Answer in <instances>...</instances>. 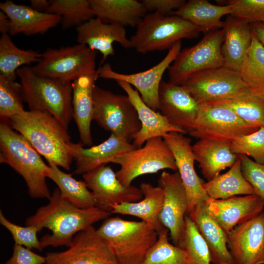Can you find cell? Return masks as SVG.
Returning a JSON list of instances; mask_svg holds the SVG:
<instances>
[{"label": "cell", "instance_id": "6da1fadb", "mask_svg": "<svg viewBox=\"0 0 264 264\" xmlns=\"http://www.w3.org/2000/svg\"><path fill=\"white\" fill-rule=\"evenodd\" d=\"M48 199L47 204L38 208L25 222V225H35L41 231L44 228L51 231V234L40 240L43 249L47 246L68 247L77 233L111 214L96 207L78 208L63 199L58 188Z\"/></svg>", "mask_w": 264, "mask_h": 264}, {"label": "cell", "instance_id": "7a4b0ae2", "mask_svg": "<svg viewBox=\"0 0 264 264\" xmlns=\"http://www.w3.org/2000/svg\"><path fill=\"white\" fill-rule=\"evenodd\" d=\"M8 121L43 156L49 166L69 170L73 159V147L66 129L46 111L23 110Z\"/></svg>", "mask_w": 264, "mask_h": 264}, {"label": "cell", "instance_id": "3957f363", "mask_svg": "<svg viewBox=\"0 0 264 264\" xmlns=\"http://www.w3.org/2000/svg\"><path fill=\"white\" fill-rule=\"evenodd\" d=\"M0 163L7 164L23 177L32 198H50L46 181L49 165L23 136L14 131L7 120H0Z\"/></svg>", "mask_w": 264, "mask_h": 264}, {"label": "cell", "instance_id": "277c9868", "mask_svg": "<svg viewBox=\"0 0 264 264\" xmlns=\"http://www.w3.org/2000/svg\"><path fill=\"white\" fill-rule=\"evenodd\" d=\"M96 230L119 264H140L158 236L150 223L119 217L107 218Z\"/></svg>", "mask_w": 264, "mask_h": 264}, {"label": "cell", "instance_id": "5b68a950", "mask_svg": "<svg viewBox=\"0 0 264 264\" xmlns=\"http://www.w3.org/2000/svg\"><path fill=\"white\" fill-rule=\"evenodd\" d=\"M16 74L29 110L48 112L67 129L73 118L71 84L41 76L26 66L18 69Z\"/></svg>", "mask_w": 264, "mask_h": 264}, {"label": "cell", "instance_id": "8992f818", "mask_svg": "<svg viewBox=\"0 0 264 264\" xmlns=\"http://www.w3.org/2000/svg\"><path fill=\"white\" fill-rule=\"evenodd\" d=\"M200 29L179 17L147 13L136 26L130 39L131 48L139 53L169 49L183 39L197 37Z\"/></svg>", "mask_w": 264, "mask_h": 264}, {"label": "cell", "instance_id": "52a82bcc", "mask_svg": "<svg viewBox=\"0 0 264 264\" xmlns=\"http://www.w3.org/2000/svg\"><path fill=\"white\" fill-rule=\"evenodd\" d=\"M96 55V51L80 44L48 48L42 53L40 61L31 68L41 76L71 84L82 76L97 74Z\"/></svg>", "mask_w": 264, "mask_h": 264}, {"label": "cell", "instance_id": "ba28073f", "mask_svg": "<svg viewBox=\"0 0 264 264\" xmlns=\"http://www.w3.org/2000/svg\"><path fill=\"white\" fill-rule=\"evenodd\" d=\"M93 120L102 128L131 142L141 128L137 111L127 95L115 94L95 85Z\"/></svg>", "mask_w": 264, "mask_h": 264}, {"label": "cell", "instance_id": "9c48e42d", "mask_svg": "<svg viewBox=\"0 0 264 264\" xmlns=\"http://www.w3.org/2000/svg\"><path fill=\"white\" fill-rule=\"evenodd\" d=\"M110 163L120 166L116 175L126 187L132 185L135 178L142 175L164 169L177 171L173 154L162 137L149 139L143 147L118 156Z\"/></svg>", "mask_w": 264, "mask_h": 264}, {"label": "cell", "instance_id": "30bf717a", "mask_svg": "<svg viewBox=\"0 0 264 264\" xmlns=\"http://www.w3.org/2000/svg\"><path fill=\"white\" fill-rule=\"evenodd\" d=\"M259 128L245 123L231 109L216 102L199 104L196 119L189 134L198 139L231 143Z\"/></svg>", "mask_w": 264, "mask_h": 264}, {"label": "cell", "instance_id": "8fae6325", "mask_svg": "<svg viewBox=\"0 0 264 264\" xmlns=\"http://www.w3.org/2000/svg\"><path fill=\"white\" fill-rule=\"evenodd\" d=\"M224 31L208 32L195 45L181 50L168 68V82L181 86L192 74L224 66L221 46Z\"/></svg>", "mask_w": 264, "mask_h": 264}, {"label": "cell", "instance_id": "7c38bea8", "mask_svg": "<svg viewBox=\"0 0 264 264\" xmlns=\"http://www.w3.org/2000/svg\"><path fill=\"white\" fill-rule=\"evenodd\" d=\"M181 86L199 104L234 98L249 90L239 71L224 66L194 73Z\"/></svg>", "mask_w": 264, "mask_h": 264}, {"label": "cell", "instance_id": "4fadbf2b", "mask_svg": "<svg viewBox=\"0 0 264 264\" xmlns=\"http://www.w3.org/2000/svg\"><path fill=\"white\" fill-rule=\"evenodd\" d=\"M67 247L47 253L44 264H119L93 226L77 233Z\"/></svg>", "mask_w": 264, "mask_h": 264}, {"label": "cell", "instance_id": "5bb4252c", "mask_svg": "<svg viewBox=\"0 0 264 264\" xmlns=\"http://www.w3.org/2000/svg\"><path fill=\"white\" fill-rule=\"evenodd\" d=\"M181 41L175 44L166 56L155 66L142 72L123 74L114 71L109 63L97 69L98 78L128 83L140 93L144 103L154 111L158 110V92L162 77L181 51Z\"/></svg>", "mask_w": 264, "mask_h": 264}, {"label": "cell", "instance_id": "9a60e30c", "mask_svg": "<svg viewBox=\"0 0 264 264\" xmlns=\"http://www.w3.org/2000/svg\"><path fill=\"white\" fill-rule=\"evenodd\" d=\"M82 175L94 197L95 207L103 211L111 213L115 205L134 202L143 198L140 188L124 186L109 166L101 165Z\"/></svg>", "mask_w": 264, "mask_h": 264}, {"label": "cell", "instance_id": "2e32d148", "mask_svg": "<svg viewBox=\"0 0 264 264\" xmlns=\"http://www.w3.org/2000/svg\"><path fill=\"white\" fill-rule=\"evenodd\" d=\"M164 198L159 220L169 232L170 238L177 245L183 235L189 201L185 187L177 171H163L158 180Z\"/></svg>", "mask_w": 264, "mask_h": 264}, {"label": "cell", "instance_id": "e0dca14e", "mask_svg": "<svg viewBox=\"0 0 264 264\" xmlns=\"http://www.w3.org/2000/svg\"><path fill=\"white\" fill-rule=\"evenodd\" d=\"M226 234L235 264H264V211Z\"/></svg>", "mask_w": 264, "mask_h": 264}, {"label": "cell", "instance_id": "ac0fdd59", "mask_svg": "<svg viewBox=\"0 0 264 264\" xmlns=\"http://www.w3.org/2000/svg\"><path fill=\"white\" fill-rule=\"evenodd\" d=\"M163 138L173 154L177 172L186 189L189 213L198 203L209 198L202 187L204 182L198 176L194 167L196 160L191 139L177 132H169Z\"/></svg>", "mask_w": 264, "mask_h": 264}, {"label": "cell", "instance_id": "d6986e66", "mask_svg": "<svg viewBox=\"0 0 264 264\" xmlns=\"http://www.w3.org/2000/svg\"><path fill=\"white\" fill-rule=\"evenodd\" d=\"M158 110L170 123L185 134L192 131L199 104L181 86L162 80L158 92Z\"/></svg>", "mask_w": 264, "mask_h": 264}, {"label": "cell", "instance_id": "ffe728a7", "mask_svg": "<svg viewBox=\"0 0 264 264\" xmlns=\"http://www.w3.org/2000/svg\"><path fill=\"white\" fill-rule=\"evenodd\" d=\"M205 202L209 213L226 233L257 217L264 209V200L256 194L223 199L209 198Z\"/></svg>", "mask_w": 264, "mask_h": 264}, {"label": "cell", "instance_id": "44dd1931", "mask_svg": "<svg viewBox=\"0 0 264 264\" xmlns=\"http://www.w3.org/2000/svg\"><path fill=\"white\" fill-rule=\"evenodd\" d=\"M76 30L78 44L86 45L102 54L99 66L104 64L109 56L114 55V42L118 43L125 48H131L130 39L127 37L124 26L104 23L96 17L76 27Z\"/></svg>", "mask_w": 264, "mask_h": 264}, {"label": "cell", "instance_id": "7402d4cb", "mask_svg": "<svg viewBox=\"0 0 264 264\" xmlns=\"http://www.w3.org/2000/svg\"><path fill=\"white\" fill-rule=\"evenodd\" d=\"M0 9L10 20L8 34L12 36L43 34L61 22V17L58 15L40 12L30 6L17 4L10 0L0 2Z\"/></svg>", "mask_w": 264, "mask_h": 264}, {"label": "cell", "instance_id": "603a6c76", "mask_svg": "<svg viewBox=\"0 0 264 264\" xmlns=\"http://www.w3.org/2000/svg\"><path fill=\"white\" fill-rule=\"evenodd\" d=\"M118 85L125 91L130 101L135 107L141 128L133 140V144L138 148L149 139L163 137L171 132H177L183 134L185 133L181 129L172 125L158 111L148 107L143 101L138 91L131 85L124 81L117 82Z\"/></svg>", "mask_w": 264, "mask_h": 264}, {"label": "cell", "instance_id": "cb8c5ba5", "mask_svg": "<svg viewBox=\"0 0 264 264\" xmlns=\"http://www.w3.org/2000/svg\"><path fill=\"white\" fill-rule=\"evenodd\" d=\"M83 146L79 142L75 143L73 147V159L76 166L75 173L77 175H83L110 163L114 158L138 148L113 134L98 145L88 148Z\"/></svg>", "mask_w": 264, "mask_h": 264}, {"label": "cell", "instance_id": "d4e9b609", "mask_svg": "<svg viewBox=\"0 0 264 264\" xmlns=\"http://www.w3.org/2000/svg\"><path fill=\"white\" fill-rule=\"evenodd\" d=\"M222 29L224 31L221 46L224 66L239 72L252 42L250 24L244 19L229 15Z\"/></svg>", "mask_w": 264, "mask_h": 264}, {"label": "cell", "instance_id": "484cf974", "mask_svg": "<svg viewBox=\"0 0 264 264\" xmlns=\"http://www.w3.org/2000/svg\"><path fill=\"white\" fill-rule=\"evenodd\" d=\"M206 242L213 264H235L227 246L226 233L208 212L206 202L198 203L188 213Z\"/></svg>", "mask_w": 264, "mask_h": 264}, {"label": "cell", "instance_id": "4316f807", "mask_svg": "<svg viewBox=\"0 0 264 264\" xmlns=\"http://www.w3.org/2000/svg\"><path fill=\"white\" fill-rule=\"evenodd\" d=\"M97 74L82 76L71 83L73 118L78 129L80 142L84 146L93 144L90 124L93 120V90Z\"/></svg>", "mask_w": 264, "mask_h": 264}, {"label": "cell", "instance_id": "83f0119b", "mask_svg": "<svg viewBox=\"0 0 264 264\" xmlns=\"http://www.w3.org/2000/svg\"><path fill=\"white\" fill-rule=\"evenodd\" d=\"M231 142L215 140L198 139L192 149L204 177L210 181L227 168H231L238 155L232 153Z\"/></svg>", "mask_w": 264, "mask_h": 264}, {"label": "cell", "instance_id": "f1b7e54d", "mask_svg": "<svg viewBox=\"0 0 264 264\" xmlns=\"http://www.w3.org/2000/svg\"><path fill=\"white\" fill-rule=\"evenodd\" d=\"M139 188L143 195L141 200L115 205L111 213L137 217L152 225L158 232L163 227L159 215L163 205L164 191L159 186H154L148 182L142 183Z\"/></svg>", "mask_w": 264, "mask_h": 264}, {"label": "cell", "instance_id": "f546056e", "mask_svg": "<svg viewBox=\"0 0 264 264\" xmlns=\"http://www.w3.org/2000/svg\"><path fill=\"white\" fill-rule=\"evenodd\" d=\"M95 17L106 23L134 27L147 11L136 0H89Z\"/></svg>", "mask_w": 264, "mask_h": 264}, {"label": "cell", "instance_id": "4dcf8cb0", "mask_svg": "<svg viewBox=\"0 0 264 264\" xmlns=\"http://www.w3.org/2000/svg\"><path fill=\"white\" fill-rule=\"evenodd\" d=\"M231 12V7L228 4L219 5L207 0H189L171 15L191 22L205 34L222 28L221 18Z\"/></svg>", "mask_w": 264, "mask_h": 264}, {"label": "cell", "instance_id": "1f68e13d", "mask_svg": "<svg viewBox=\"0 0 264 264\" xmlns=\"http://www.w3.org/2000/svg\"><path fill=\"white\" fill-rule=\"evenodd\" d=\"M209 198L223 199L237 195L255 194L251 185L243 177L238 156L234 164L226 173L202 183Z\"/></svg>", "mask_w": 264, "mask_h": 264}, {"label": "cell", "instance_id": "d6a6232c", "mask_svg": "<svg viewBox=\"0 0 264 264\" xmlns=\"http://www.w3.org/2000/svg\"><path fill=\"white\" fill-rule=\"evenodd\" d=\"M49 166L47 177L57 185L63 199L81 209L95 207L94 197L84 181L77 180L71 174L61 171L57 166Z\"/></svg>", "mask_w": 264, "mask_h": 264}, {"label": "cell", "instance_id": "836d02e7", "mask_svg": "<svg viewBox=\"0 0 264 264\" xmlns=\"http://www.w3.org/2000/svg\"><path fill=\"white\" fill-rule=\"evenodd\" d=\"M42 56V53L19 48L8 33L1 34L0 38V74L15 81L18 69L24 65L37 64L40 61Z\"/></svg>", "mask_w": 264, "mask_h": 264}, {"label": "cell", "instance_id": "e575fe53", "mask_svg": "<svg viewBox=\"0 0 264 264\" xmlns=\"http://www.w3.org/2000/svg\"><path fill=\"white\" fill-rule=\"evenodd\" d=\"M239 72L248 89L264 98V46L253 33L251 46Z\"/></svg>", "mask_w": 264, "mask_h": 264}, {"label": "cell", "instance_id": "d590c367", "mask_svg": "<svg viewBox=\"0 0 264 264\" xmlns=\"http://www.w3.org/2000/svg\"><path fill=\"white\" fill-rule=\"evenodd\" d=\"M216 102L231 109L248 124L259 128L264 127V98L249 90L236 97Z\"/></svg>", "mask_w": 264, "mask_h": 264}, {"label": "cell", "instance_id": "8d00e7d4", "mask_svg": "<svg viewBox=\"0 0 264 264\" xmlns=\"http://www.w3.org/2000/svg\"><path fill=\"white\" fill-rule=\"evenodd\" d=\"M46 12L61 17L64 29L77 27L95 18L89 0H50Z\"/></svg>", "mask_w": 264, "mask_h": 264}, {"label": "cell", "instance_id": "74e56055", "mask_svg": "<svg viewBox=\"0 0 264 264\" xmlns=\"http://www.w3.org/2000/svg\"><path fill=\"white\" fill-rule=\"evenodd\" d=\"M169 230L163 226L157 240L150 249L140 264H189L185 251L169 242Z\"/></svg>", "mask_w": 264, "mask_h": 264}, {"label": "cell", "instance_id": "f35d334b", "mask_svg": "<svg viewBox=\"0 0 264 264\" xmlns=\"http://www.w3.org/2000/svg\"><path fill=\"white\" fill-rule=\"evenodd\" d=\"M177 246L185 251L189 264H211L208 245L188 215L185 216L184 232Z\"/></svg>", "mask_w": 264, "mask_h": 264}, {"label": "cell", "instance_id": "ab89813d", "mask_svg": "<svg viewBox=\"0 0 264 264\" xmlns=\"http://www.w3.org/2000/svg\"><path fill=\"white\" fill-rule=\"evenodd\" d=\"M22 86L0 74V120H8L23 110Z\"/></svg>", "mask_w": 264, "mask_h": 264}, {"label": "cell", "instance_id": "60d3db41", "mask_svg": "<svg viewBox=\"0 0 264 264\" xmlns=\"http://www.w3.org/2000/svg\"><path fill=\"white\" fill-rule=\"evenodd\" d=\"M230 148L237 155H247L255 162L264 164V127L233 141Z\"/></svg>", "mask_w": 264, "mask_h": 264}, {"label": "cell", "instance_id": "b9f144b4", "mask_svg": "<svg viewBox=\"0 0 264 264\" xmlns=\"http://www.w3.org/2000/svg\"><path fill=\"white\" fill-rule=\"evenodd\" d=\"M0 223L11 234L15 244L23 246L29 249H36L41 251L43 249L37 234L41 230L35 225H17L8 220L1 210L0 211Z\"/></svg>", "mask_w": 264, "mask_h": 264}, {"label": "cell", "instance_id": "7bdbcfd3", "mask_svg": "<svg viewBox=\"0 0 264 264\" xmlns=\"http://www.w3.org/2000/svg\"><path fill=\"white\" fill-rule=\"evenodd\" d=\"M230 15L242 18L248 22L264 23V0H230Z\"/></svg>", "mask_w": 264, "mask_h": 264}, {"label": "cell", "instance_id": "ee69618b", "mask_svg": "<svg viewBox=\"0 0 264 264\" xmlns=\"http://www.w3.org/2000/svg\"><path fill=\"white\" fill-rule=\"evenodd\" d=\"M242 174L255 193L264 200V164L257 163L245 155H238Z\"/></svg>", "mask_w": 264, "mask_h": 264}, {"label": "cell", "instance_id": "f6af8a7d", "mask_svg": "<svg viewBox=\"0 0 264 264\" xmlns=\"http://www.w3.org/2000/svg\"><path fill=\"white\" fill-rule=\"evenodd\" d=\"M45 256L39 255L25 247L14 244L11 257L4 264H44Z\"/></svg>", "mask_w": 264, "mask_h": 264}, {"label": "cell", "instance_id": "bcb514c9", "mask_svg": "<svg viewBox=\"0 0 264 264\" xmlns=\"http://www.w3.org/2000/svg\"><path fill=\"white\" fill-rule=\"evenodd\" d=\"M141 1L147 12H155L165 16L171 14L186 2L185 0H142Z\"/></svg>", "mask_w": 264, "mask_h": 264}, {"label": "cell", "instance_id": "7dc6e473", "mask_svg": "<svg viewBox=\"0 0 264 264\" xmlns=\"http://www.w3.org/2000/svg\"><path fill=\"white\" fill-rule=\"evenodd\" d=\"M250 24L253 33L264 46V23L252 22Z\"/></svg>", "mask_w": 264, "mask_h": 264}, {"label": "cell", "instance_id": "c3c4849f", "mask_svg": "<svg viewBox=\"0 0 264 264\" xmlns=\"http://www.w3.org/2000/svg\"><path fill=\"white\" fill-rule=\"evenodd\" d=\"M30 2L33 9L40 12H46L50 5L49 1L46 0H31Z\"/></svg>", "mask_w": 264, "mask_h": 264}, {"label": "cell", "instance_id": "681fc988", "mask_svg": "<svg viewBox=\"0 0 264 264\" xmlns=\"http://www.w3.org/2000/svg\"><path fill=\"white\" fill-rule=\"evenodd\" d=\"M10 26V21L3 11H0V31L1 34L8 33Z\"/></svg>", "mask_w": 264, "mask_h": 264}]
</instances>
